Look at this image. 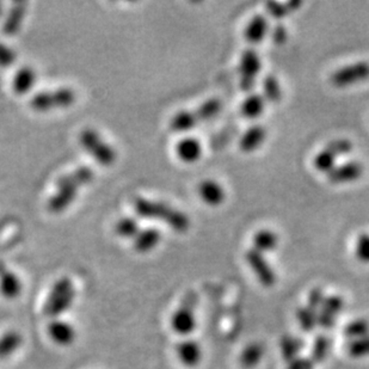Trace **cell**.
I'll list each match as a JSON object with an SVG mask.
<instances>
[{
	"label": "cell",
	"instance_id": "cell-32",
	"mask_svg": "<svg viewBox=\"0 0 369 369\" xmlns=\"http://www.w3.org/2000/svg\"><path fill=\"white\" fill-rule=\"evenodd\" d=\"M343 335L348 339L360 338L363 336L369 335V321L365 318H358L351 321L343 330Z\"/></svg>",
	"mask_w": 369,
	"mask_h": 369
},
{
	"label": "cell",
	"instance_id": "cell-17",
	"mask_svg": "<svg viewBox=\"0 0 369 369\" xmlns=\"http://www.w3.org/2000/svg\"><path fill=\"white\" fill-rule=\"evenodd\" d=\"M265 138H267V129L264 128L263 126H253L244 133V136H241L239 143L241 151L245 153L256 151L262 146Z\"/></svg>",
	"mask_w": 369,
	"mask_h": 369
},
{
	"label": "cell",
	"instance_id": "cell-6",
	"mask_svg": "<svg viewBox=\"0 0 369 369\" xmlns=\"http://www.w3.org/2000/svg\"><path fill=\"white\" fill-rule=\"evenodd\" d=\"M368 79V61H358L355 64L348 65L346 67L339 68L330 78L332 85L338 89L349 87Z\"/></svg>",
	"mask_w": 369,
	"mask_h": 369
},
{
	"label": "cell",
	"instance_id": "cell-28",
	"mask_svg": "<svg viewBox=\"0 0 369 369\" xmlns=\"http://www.w3.org/2000/svg\"><path fill=\"white\" fill-rule=\"evenodd\" d=\"M23 338L21 334L10 331L0 338V358H9L18 351L22 346Z\"/></svg>",
	"mask_w": 369,
	"mask_h": 369
},
{
	"label": "cell",
	"instance_id": "cell-23",
	"mask_svg": "<svg viewBox=\"0 0 369 369\" xmlns=\"http://www.w3.org/2000/svg\"><path fill=\"white\" fill-rule=\"evenodd\" d=\"M279 245V237L275 232L262 230L253 236V248L260 253H272Z\"/></svg>",
	"mask_w": 369,
	"mask_h": 369
},
{
	"label": "cell",
	"instance_id": "cell-13",
	"mask_svg": "<svg viewBox=\"0 0 369 369\" xmlns=\"http://www.w3.org/2000/svg\"><path fill=\"white\" fill-rule=\"evenodd\" d=\"M176 353L182 365L188 368H194L200 365L204 354L200 343L196 342L194 339H184L181 343H178Z\"/></svg>",
	"mask_w": 369,
	"mask_h": 369
},
{
	"label": "cell",
	"instance_id": "cell-37",
	"mask_svg": "<svg viewBox=\"0 0 369 369\" xmlns=\"http://www.w3.org/2000/svg\"><path fill=\"white\" fill-rule=\"evenodd\" d=\"M355 256L360 262L369 264V234L362 233L355 244Z\"/></svg>",
	"mask_w": 369,
	"mask_h": 369
},
{
	"label": "cell",
	"instance_id": "cell-24",
	"mask_svg": "<svg viewBox=\"0 0 369 369\" xmlns=\"http://www.w3.org/2000/svg\"><path fill=\"white\" fill-rule=\"evenodd\" d=\"M304 342L299 337H293V336H285L281 339L280 344V351H281V356L283 360L290 363L293 361L294 358L300 356L302 349H304Z\"/></svg>",
	"mask_w": 369,
	"mask_h": 369
},
{
	"label": "cell",
	"instance_id": "cell-34",
	"mask_svg": "<svg viewBox=\"0 0 369 369\" xmlns=\"http://www.w3.org/2000/svg\"><path fill=\"white\" fill-rule=\"evenodd\" d=\"M297 321L304 331H312L318 325V313L313 312L307 306H302L297 311Z\"/></svg>",
	"mask_w": 369,
	"mask_h": 369
},
{
	"label": "cell",
	"instance_id": "cell-25",
	"mask_svg": "<svg viewBox=\"0 0 369 369\" xmlns=\"http://www.w3.org/2000/svg\"><path fill=\"white\" fill-rule=\"evenodd\" d=\"M264 348L260 343H251L248 347L244 348L239 356V362L241 367L245 369H253L258 365L260 360L263 358Z\"/></svg>",
	"mask_w": 369,
	"mask_h": 369
},
{
	"label": "cell",
	"instance_id": "cell-7",
	"mask_svg": "<svg viewBox=\"0 0 369 369\" xmlns=\"http://www.w3.org/2000/svg\"><path fill=\"white\" fill-rule=\"evenodd\" d=\"M262 62L260 55L255 49H246L241 54L239 64V75H241V87L245 92L253 91L256 84L257 77L260 75Z\"/></svg>",
	"mask_w": 369,
	"mask_h": 369
},
{
	"label": "cell",
	"instance_id": "cell-42",
	"mask_svg": "<svg viewBox=\"0 0 369 369\" xmlns=\"http://www.w3.org/2000/svg\"><path fill=\"white\" fill-rule=\"evenodd\" d=\"M1 13H3V4L0 3V15H1Z\"/></svg>",
	"mask_w": 369,
	"mask_h": 369
},
{
	"label": "cell",
	"instance_id": "cell-35",
	"mask_svg": "<svg viewBox=\"0 0 369 369\" xmlns=\"http://www.w3.org/2000/svg\"><path fill=\"white\" fill-rule=\"evenodd\" d=\"M115 231L120 237L132 238L136 237L139 233V224L136 219L123 218L119 220V223L115 226Z\"/></svg>",
	"mask_w": 369,
	"mask_h": 369
},
{
	"label": "cell",
	"instance_id": "cell-30",
	"mask_svg": "<svg viewBox=\"0 0 369 369\" xmlns=\"http://www.w3.org/2000/svg\"><path fill=\"white\" fill-rule=\"evenodd\" d=\"M221 108H223V104L220 102V99L211 98V99L202 103L197 109L194 110V113L197 117L199 123H201V122H206V121L211 120L213 117L216 116L220 113Z\"/></svg>",
	"mask_w": 369,
	"mask_h": 369
},
{
	"label": "cell",
	"instance_id": "cell-2",
	"mask_svg": "<svg viewBox=\"0 0 369 369\" xmlns=\"http://www.w3.org/2000/svg\"><path fill=\"white\" fill-rule=\"evenodd\" d=\"M134 209L141 218L157 219L178 233H185L190 227V220L183 211L163 202L138 197L134 200Z\"/></svg>",
	"mask_w": 369,
	"mask_h": 369
},
{
	"label": "cell",
	"instance_id": "cell-1",
	"mask_svg": "<svg viewBox=\"0 0 369 369\" xmlns=\"http://www.w3.org/2000/svg\"><path fill=\"white\" fill-rule=\"evenodd\" d=\"M94 177V171L89 166H80L70 174L62 176L57 181V192L49 199V211L59 214L67 209L78 195L79 189L89 184Z\"/></svg>",
	"mask_w": 369,
	"mask_h": 369
},
{
	"label": "cell",
	"instance_id": "cell-18",
	"mask_svg": "<svg viewBox=\"0 0 369 369\" xmlns=\"http://www.w3.org/2000/svg\"><path fill=\"white\" fill-rule=\"evenodd\" d=\"M176 155L182 162L195 163L201 158L202 155V146L199 140L194 138H184L181 141H178L176 146Z\"/></svg>",
	"mask_w": 369,
	"mask_h": 369
},
{
	"label": "cell",
	"instance_id": "cell-19",
	"mask_svg": "<svg viewBox=\"0 0 369 369\" xmlns=\"http://www.w3.org/2000/svg\"><path fill=\"white\" fill-rule=\"evenodd\" d=\"M268 31H269L268 19L262 15L255 16L245 29V40L253 45H257L263 41L264 38L267 36Z\"/></svg>",
	"mask_w": 369,
	"mask_h": 369
},
{
	"label": "cell",
	"instance_id": "cell-4",
	"mask_svg": "<svg viewBox=\"0 0 369 369\" xmlns=\"http://www.w3.org/2000/svg\"><path fill=\"white\" fill-rule=\"evenodd\" d=\"M76 102V92L70 87H60L57 90L41 91L31 97V109L36 111H49L53 109L68 108Z\"/></svg>",
	"mask_w": 369,
	"mask_h": 369
},
{
	"label": "cell",
	"instance_id": "cell-8",
	"mask_svg": "<svg viewBox=\"0 0 369 369\" xmlns=\"http://www.w3.org/2000/svg\"><path fill=\"white\" fill-rule=\"evenodd\" d=\"M48 302V312L52 314L64 312L70 309L75 299V287L67 277L59 280L50 292Z\"/></svg>",
	"mask_w": 369,
	"mask_h": 369
},
{
	"label": "cell",
	"instance_id": "cell-9",
	"mask_svg": "<svg viewBox=\"0 0 369 369\" xmlns=\"http://www.w3.org/2000/svg\"><path fill=\"white\" fill-rule=\"evenodd\" d=\"M192 294H189L188 298L175 311L171 316V329L178 336H189L196 328V316L194 312V302Z\"/></svg>",
	"mask_w": 369,
	"mask_h": 369
},
{
	"label": "cell",
	"instance_id": "cell-12",
	"mask_svg": "<svg viewBox=\"0 0 369 369\" xmlns=\"http://www.w3.org/2000/svg\"><path fill=\"white\" fill-rule=\"evenodd\" d=\"M363 165L358 162H349L342 165L335 166L328 172V180L332 184H346L358 181L363 175Z\"/></svg>",
	"mask_w": 369,
	"mask_h": 369
},
{
	"label": "cell",
	"instance_id": "cell-10",
	"mask_svg": "<svg viewBox=\"0 0 369 369\" xmlns=\"http://www.w3.org/2000/svg\"><path fill=\"white\" fill-rule=\"evenodd\" d=\"M245 260L249 264L250 269L256 275L260 285H263L264 287H272L275 285V272L272 270L269 262L264 258L263 253L251 248L245 253Z\"/></svg>",
	"mask_w": 369,
	"mask_h": 369
},
{
	"label": "cell",
	"instance_id": "cell-29",
	"mask_svg": "<svg viewBox=\"0 0 369 369\" xmlns=\"http://www.w3.org/2000/svg\"><path fill=\"white\" fill-rule=\"evenodd\" d=\"M197 125L199 123L196 122L192 110V111H180L172 117V120L170 122V128L172 129L174 132L183 133L192 131Z\"/></svg>",
	"mask_w": 369,
	"mask_h": 369
},
{
	"label": "cell",
	"instance_id": "cell-5",
	"mask_svg": "<svg viewBox=\"0 0 369 369\" xmlns=\"http://www.w3.org/2000/svg\"><path fill=\"white\" fill-rule=\"evenodd\" d=\"M354 148V145L351 140L336 139L329 143L323 151L319 152L314 158V167L319 172L328 174L336 166V160L342 155L351 153Z\"/></svg>",
	"mask_w": 369,
	"mask_h": 369
},
{
	"label": "cell",
	"instance_id": "cell-26",
	"mask_svg": "<svg viewBox=\"0 0 369 369\" xmlns=\"http://www.w3.org/2000/svg\"><path fill=\"white\" fill-rule=\"evenodd\" d=\"M265 108V99L262 94H251L245 99L241 106L243 116L250 120H255L260 117Z\"/></svg>",
	"mask_w": 369,
	"mask_h": 369
},
{
	"label": "cell",
	"instance_id": "cell-38",
	"mask_svg": "<svg viewBox=\"0 0 369 369\" xmlns=\"http://www.w3.org/2000/svg\"><path fill=\"white\" fill-rule=\"evenodd\" d=\"M325 295L323 293V290L321 288H314L311 290L309 294V298H307V304L306 306L309 309H312L313 312L318 313L319 309H321V304L324 302Z\"/></svg>",
	"mask_w": 369,
	"mask_h": 369
},
{
	"label": "cell",
	"instance_id": "cell-39",
	"mask_svg": "<svg viewBox=\"0 0 369 369\" xmlns=\"http://www.w3.org/2000/svg\"><path fill=\"white\" fill-rule=\"evenodd\" d=\"M15 50L8 45L0 43V66H10L15 62Z\"/></svg>",
	"mask_w": 369,
	"mask_h": 369
},
{
	"label": "cell",
	"instance_id": "cell-11",
	"mask_svg": "<svg viewBox=\"0 0 369 369\" xmlns=\"http://www.w3.org/2000/svg\"><path fill=\"white\" fill-rule=\"evenodd\" d=\"M344 300L341 295H330L325 297L321 309L318 311V325L321 328L331 329L336 319L343 309Z\"/></svg>",
	"mask_w": 369,
	"mask_h": 369
},
{
	"label": "cell",
	"instance_id": "cell-16",
	"mask_svg": "<svg viewBox=\"0 0 369 369\" xmlns=\"http://www.w3.org/2000/svg\"><path fill=\"white\" fill-rule=\"evenodd\" d=\"M0 293L9 300L18 298L22 293V282L18 276L3 267H0Z\"/></svg>",
	"mask_w": 369,
	"mask_h": 369
},
{
	"label": "cell",
	"instance_id": "cell-27",
	"mask_svg": "<svg viewBox=\"0 0 369 369\" xmlns=\"http://www.w3.org/2000/svg\"><path fill=\"white\" fill-rule=\"evenodd\" d=\"M302 1H299V0H292V1H287V3L269 1L265 5L268 13L275 19L285 18L287 16H290V13L299 10V8H302Z\"/></svg>",
	"mask_w": 369,
	"mask_h": 369
},
{
	"label": "cell",
	"instance_id": "cell-40",
	"mask_svg": "<svg viewBox=\"0 0 369 369\" xmlns=\"http://www.w3.org/2000/svg\"><path fill=\"white\" fill-rule=\"evenodd\" d=\"M314 362L309 358L305 356H298L294 358L293 361L287 363V369H314Z\"/></svg>",
	"mask_w": 369,
	"mask_h": 369
},
{
	"label": "cell",
	"instance_id": "cell-20",
	"mask_svg": "<svg viewBox=\"0 0 369 369\" xmlns=\"http://www.w3.org/2000/svg\"><path fill=\"white\" fill-rule=\"evenodd\" d=\"M162 234L155 228L139 231L134 241V249L140 253H150L160 243Z\"/></svg>",
	"mask_w": 369,
	"mask_h": 369
},
{
	"label": "cell",
	"instance_id": "cell-21",
	"mask_svg": "<svg viewBox=\"0 0 369 369\" xmlns=\"http://www.w3.org/2000/svg\"><path fill=\"white\" fill-rule=\"evenodd\" d=\"M26 13H27V3L19 1V3L12 5L8 18L3 26V31L5 34L15 35L16 33H18L19 29L22 27L23 19H24Z\"/></svg>",
	"mask_w": 369,
	"mask_h": 369
},
{
	"label": "cell",
	"instance_id": "cell-41",
	"mask_svg": "<svg viewBox=\"0 0 369 369\" xmlns=\"http://www.w3.org/2000/svg\"><path fill=\"white\" fill-rule=\"evenodd\" d=\"M272 42L277 45H285L288 38V31L283 24H277L272 31Z\"/></svg>",
	"mask_w": 369,
	"mask_h": 369
},
{
	"label": "cell",
	"instance_id": "cell-15",
	"mask_svg": "<svg viewBox=\"0 0 369 369\" xmlns=\"http://www.w3.org/2000/svg\"><path fill=\"white\" fill-rule=\"evenodd\" d=\"M199 195L204 204L211 207H218L226 199V192L218 182L206 180L199 185Z\"/></svg>",
	"mask_w": 369,
	"mask_h": 369
},
{
	"label": "cell",
	"instance_id": "cell-14",
	"mask_svg": "<svg viewBox=\"0 0 369 369\" xmlns=\"http://www.w3.org/2000/svg\"><path fill=\"white\" fill-rule=\"evenodd\" d=\"M49 338L52 339L57 346L67 347L76 341V329L70 323L64 321H54L48 326Z\"/></svg>",
	"mask_w": 369,
	"mask_h": 369
},
{
	"label": "cell",
	"instance_id": "cell-3",
	"mask_svg": "<svg viewBox=\"0 0 369 369\" xmlns=\"http://www.w3.org/2000/svg\"><path fill=\"white\" fill-rule=\"evenodd\" d=\"M79 143L84 150L101 165H113L116 160L115 148L110 146L94 129H84L83 132L80 133Z\"/></svg>",
	"mask_w": 369,
	"mask_h": 369
},
{
	"label": "cell",
	"instance_id": "cell-22",
	"mask_svg": "<svg viewBox=\"0 0 369 369\" xmlns=\"http://www.w3.org/2000/svg\"><path fill=\"white\" fill-rule=\"evenodd\" d=\"M35 82H36V73L34 70L29 66H24L16 73L15 78L12 80V89L16 94H27L31 90Z\"/></svg>",
	"mask_w": 369,
	"mask_h": 369
},
{
	"label": "cell",
	"instance_id": "cell-36",
	"mask_svg": "<svg viewBox=\"0 0 369 369\" xmlns=\"http://www.w3.org/2000/svg\"><path fill=\"white\" fill-rule=\"evenodd\" d=\"M329 348H330V341L325 336L316 337L314 344L312 346V351H311V358H309L314 363L323 361L328 355Z\"/></svg>",
	"mask_w": 369,
	"mask_h": 369
},
{
	"label": "cell",
	"instance_id": "cell-33",
	"mask_svg": "<svg viewBox=\"0 0 369 369\" xmlns=\"http://www.w3.org/2000/svg\"><path fill=\"white\" fill-rule=\"evenodd\" d=\"M347 353L353 358H365L369 356V335L348 341Z\"/></svg>",
	"mask_w": 369,
	"mask_h": 369
},
{
	"label": "cell",
	"instance_id": "cell-31",
	"mask_svg": "<svg viewBox=\"0 0 369 369\" xmlns=\"http://www.w3.org/2000/svg\"><path fill=\"white\" fill-rule=\"evenodd\" d=\"M262 89H263V98L268 102L277 103L281 101L282 90H281V85L275 76L269 75L265 77Z\"/></svg>",
	"mask_w": 369,
	"mask_h": 369
}]
</instances>
